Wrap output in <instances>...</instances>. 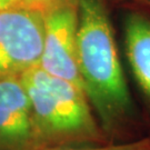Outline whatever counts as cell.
Here are the masks:
<instances>
[{
	"instance_id": "1",
	"label": "cell",
	"mask_w": 150,
	"mask_h": 150,
	"mask_svg": "<svg viewBox=\"0 0 150 150\" xmlns=\"http://www.w3.org/2000/svg\"><path fill=\"white\" fill-rule=\"evenodd\" d=\"M77 62L85 92L102 129L110 131L127 121L132 100L102 0H78Z\"/></svg>"
},
{
	"instance_id": "2",
	"label": "cell",
	"mask_w": 150,
	"mask_h": 150,
	"mask_svg": "<svg viewBox=\"0 0 150 150\" xmlns=\"http://www.w3.org/2000/svg\"><path fill=\"white\" fill-rule=\"evenodd\" d=\"M20 78L42 150L107 142L105 130L81 88L49 75L39 66Z\"/></svg>"
},
{
	"instance_id": "3",
	"label": "cell",
	"mask_w": 150,
	"mask_h": 150,
	"mask_svg": "<svg viewBox=\"0 0 150 150\" xmlns=\"http://www.w3.org/2000/svg\"><path fill=\"white\" fill-rule=\"evenodd\" d=\"M42 43L43 13L27 7L0 12V80L38 67Z\"/></svg>"
},
{
	"instance_id": "4",
	"label": "cell",
	"mask_w": 150,
	"mask_h": 150,
	"mask_svg": "<svg viewBox=\"0 0 150 150\" xmlns=\"http://www.w3.org/2000/svg\"><path fill=\"white\" fill-rule=\"evenodd\" d=\"M78 0H66L43 13V43L39 67L85 91L77 62Z\"/></svg>"
},
{
	"instance_id": "5",
	"label": "cell",
	"mask_w": 150,
	"mask_h": 150,
	"mask_svg": "<svg viewBox=\"0 0 150 150\" xmlns=\"http://www.w3.org/2000/svg\"><path fill=\"white\" fill-rule=\"evenodd\" d=\"M0 150H42L20 77L0 80Z\"/></svg>"
},
{
	"instance_id": "6",
	"label": "cell",
	"mask_w": 150,
	"mask_h": 150,
	"mask_svg": "<svg viewBox=\"0 0 150 150\" xmlns=\"http://www.w3.org/2000/svg\"><path fill=\"white\" fill-rule=\"evenodd\" d=\"M125 46L131 71L150 100V19L138 13L127 18Z\"/></svg>"
},
{
	"instance_id": "7",
	"label": "cell",
	"mask_w": 150,
	"mask_h": 150,
	"mask_svg": "<svg viewBox=\"0 0 150 150\" xmlns=\"http://www.w3.org/2000/svg\"><path fill=\"white\" fill-rule=\"evenodd\" d=\"M43 150H150V136L142 139L119 142V144H97L56 147Z\"/></svg>"
},
{
	"instance_id": "8",
	"label": "cell",
	"mask_w": 150,
	"mask_h": 150,
	"mask_svg": "<svg viewBox=\"0 0 150 150\" xmlns=\"http://www.w3.org/2000/svg\"><path fill=\"white\" fill-rule=\"evenodd\" d=\"M66 0H23V6L37 10L41 13H45L46 11L50 10L56 6L62 4Z\"/></svg>"
},
{
	"instance_id": "9",
	"label": "cell",
	"mask_w": 150,
	"mask_h": 150,
	"mask_svg": "<svg viewBox=\"0 0 150 150\" xmlns=\"http://www.w3.org/2000/svg\"><path fill=\"white\" fill-rule=\"evenodd\" d=\"M18 7H25L23 0H0V12Z\"/></svg>"
}]
</instances>
